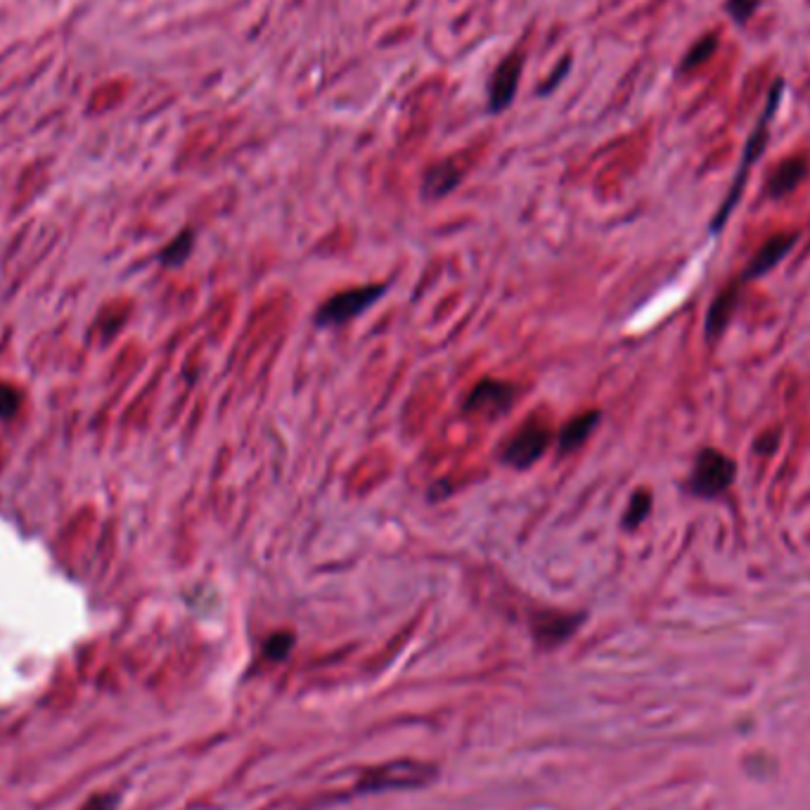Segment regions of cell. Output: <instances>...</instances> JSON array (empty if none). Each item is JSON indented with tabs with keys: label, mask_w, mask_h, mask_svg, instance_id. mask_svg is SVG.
<instances>
[{
	"label": "cell",
	"mask_w": 810,
	"mask_h": 810,
	"mask_svg": "<svg viewBox=\"0 0 810 810\" xmlns=\"http://www.w3.org/2000/svg\"><path fill=\"white\" fill-rule=\"evenodd\" d=\"M578 626L576 616H564V614H540L536 619V638L543 645H557V642L567 640L569 635L574 633V628Z\"/></svg>",
	"instance_id": "13"
},
{
	"label": "cell",
	"mask_w": 810,
	"mask_h": 810,
	"mask_svg": "<svg viewBox=\"0 0 810 810\" xmlns=\"http://www.w3.org/2000/svg\"><path fill=\"white\" fill-rule=\"evenodd\" d=\"M739 289H742V282H730L728 287H722L721 292L715 294V299L711 302V306H708L707 323H704L708 341L718 340L722 332H725V327L730 325V320H732V316H735L737 302H739Z\"/></svg>",
	"instance_id": "8"
},
{
	"label": "cell",
	"mask_w": 810,
	"mask_h": 810,
	"mask_svg": "<svg viewBox=\"0 0 810 810\" xmlns=\"http://www.w3.org/2000/svg\"><path fill=\"white\" fill-rule=\"evenodd\" d=\"M384 292H386L384 285H365V287L340 292V294L330 296V299L320 306V310H317L316 316V323L320 325V327H337V325L348 323V320H354V317L361 316L363 310H368L372 303L379 302Z\"/></svg>",
	"instance_id": "3"
},
{
	"label": "cell",
	"mask_w": 810,
	"mask_h": 810,
	"mask_svg": "<svg viewBox=\"0 0 810 810\" xmlns=\"http://www.w3.org/2000/svg\"><path fill=\"white\" fill-rule=\"evenodd\" d=\"M737 477V464L725 453L715 448H704L697 455L694 470L690 474V491L697 498L711 501L725 493Z\"/></svg>",
	"instance_id": "2"
},
{
	"label": "cell",
	"mask_w": 810,
	"mask_h": 810,
	"mask_svg": "<svg viewBox=\"0 0 810 810\" xmlns=\"http://www.w3.org/2000/svg\"><path fill=\"white\" fill-rule=\"evenodd\" d=\"M808 173V162L801 159V157H791V159H784V162L775 169V173L768 180V195L773 199H782L787 197L789 192H794L801 180Z\"/></svg>",
	"instance_id": "10"
},
{
	"label": "cell",
	"mask_w": 810,
	"mask_h": 810,
	"mask_svg": "<svg viewBox=\"0 0 810 810\" xmlns=\"http://www.w3.org/2000/svg\"><path fill=\"white\" fill-rule=\"evenodd\" d=\"M19 391L10 384H0V420H10L19 410Z\"/></svg>",
	"instance_id": "17"
},
{
	"label": "cell",
	"mask_w": 810,
	"mask_h": 810,
	"mask_svg": "<svg viewBox=\"0 0 810 810\" xmlns=\"http://www.w3.org/2000/svg\"><path fill=\"white\" fill-rule=\"evenodd\" d=\"M292 642H294V638L287 633L273 635L271 640L265 642V654L273 656V659H282L289 652V647H292Z\"/></svg>",
	"instance_id": "18"
},
{
	"label": "cell",
	"mask_w": 810,
	"mask_h": 810,
	"mask_svg": "<svg viewBox=\"0 0 810 810\" xmlns=\"http://www.w3.org/2000/svg\"><path fill=\"white\" fill-rule=\"evenodd\" d=\"M777 441H780V432L770 429V432L760 434L759 439L753 441V450L760 453V455H770V453H775V448H777Z\"/></svg>",
	"instance_id": "20"
},
{
	"label": "cell",
	"mask_w": 810,
	"mask_h": 810,
	"mask_svg": "<svg viewBox=\"0 0 810 810\" xmlns=\"http://www.w3.org/2000/svg\"><path fill=\"white\" fill-rule=\"evenodd\" d=\"M522 55L512 52L508 59H502L501 66L493 72L491 83H488V104H491V111H502L512 104L516 86H519V76H522Z\"/></svg>",
	"instance_id": "7"
},
{
	"label": "cell",
	"mask_w": 810,
	"mask_h": 810,
	"mask_svg": "<svg viewBox=\"0 0 810 810\" xmlns=\"http://www.w3.org/2000/svg\"><path fill=\"white\" fill-rule=\"evenodd\" d=\"M715 45H718V41H715L714 36L701 38L699 43L692 45V50L687 52L685 62H683V72H690V69H694V66H699L701 62H707V59L714 55Z\"/></svg>",
	"instance_id": "16"
},
{
	"label": "cell",
	"mask_w": 810,
	"mask_h": 810,
	"mask_svg": "<svg viewBox=\"0 0 810 810\" xmlns=\"http://www.w3.org/2000/svg\"><path fill=\"white\" fill-rule=\"evenodd\" d=\"M460 169H457L453 162H441L432 166V169L424 173V180H422V195L427 199H441L446 197L457 183H460Z\"/></svg>",
	"instance_id": "12"
},
{
	"label": "cell",
	"mask_w": 810,
	"mask_h": 810,
	"mask_svg": "<svg viewBox=\"0 0 810 810\" xmlns=\"http://www.w3.org/2000/svg\"><path fill=\"white\" fill-rule=\"evenodd\" d=\"M796 242H799V233H782V235H773L770 240H766L737 280L745 285V282L756 280L760 275H766L768 271H773L775 265L782 264L789 251L794 249Z\"/></svg>",
	"instance_id": "6"
},
{
	"label": "cell",
	"mask_w": 810,
	"mask_h": 810,
	"mask_svg": "<svg viewBox=\"0 0 810 810\" xmlns=\"http://www.w3.org/2000/svg\"><path fill=\"white\" fill-rule=\"evenodd\" d=\"M114 803H117V799L110 794L93 796V799H88V803H86L81 810H114Z\"/></svg>",
	"instance_id": "21"
},
{
	"label": "cell",
	"mask_w": 810,
	"mask_h": 810,
	"mask_svg": "<svg viewBox=\"0 0 810 810\" xmlns=\"http://www.w3.org/2000/svg\"><path fill=\"white\" fill-rule=\"evenodd\" d=\"M756 5H759V0H730L728 12L735 22H746L756 10Z\"/></svg>",
	"instance_id": "19"
},
{
	"label": "cell",
	"mask_w": 810,
	"mask_h": 810,
	"mask_svg": "<svg viewBox=\"0 0 810 810\" xmlns=\"http://www.w3.org/2000/svg\"><path fill=\"white\" fill-rule=\"evenodd\" d=\"M782 88H784V83L782 81L775 83L773 90H770V97H768L766 110H763V114H760L759 124H756L753 133L749 135V141H746L745 155H742V164H739V169H737V176H735V180H732V187H730L728 197H725V202L721 204V209L715 211L714 223H711V233H714V235L725 228V223H728L730 214H732V209L737 207V202H739L742 192H745V185H746V178H749V169H752V164L759 159L760 152H763V148H766L768 124H770V118L775 117L777 104H780Z\"/></svg>",
	"instance_id": "1"
},
{
	"label": "cell",
	"mask_w": 810,
	"mask_h": 810,
	"mask_svg": "<svg viewBox=\"0 0 810 810\" xmlns=\"http://www.w3.org/2000/svg\"><path fill=\"white\" fill-rule=\"evenodd\" d=\"M516 394L519 391H516L515 384L498 382V379H481L464 401V413L493 420V417L509 413V408L516 401Z\"/></svg>",
	"instance_id": "5"
},
{
	"label": "cell",
	"mask_w": 810,
	"mask_h": 810,
	"mask_svg": "<svg viewBox=\"0 0 810 810\" xmlns=\"http://www.w3.org/2000/svg\"><path fill=\"white\" fill-rule=\"evenodd\" d=\"M550 448V429L543 422H526L519 432L508 441L502 450V462L515 470H529Z\"/></svg>",
	"instance_id": "4"
},
{
	"label": "cell",
	"mask_w": 810,
	"mask_h": 810,
	"mask_svg": "<svg viewBox=\"0 0 810 810\" xmlns=\"http://www.w3.org/2000/svg\"><path fill=\"white\" fill-rule=\"evenodd\" d=\"M602 413L600 410H585L574 420H569L560 432V439H557V448H560L562 455H567V453H574L576 448H581L583 443L588 441V436L595 432L597 422H600Z\"/></svg>",
	"instance_id": "11"
},
{
	"label": "cell",
	"mask_w": 810,
	"mask_h": 810,
	"mask_svg": "<svg viewBox=\"0 0 810 810\" xmlns=\"http://www.w3.org/2000/svg\"><path fill=\"white\" fill-rule=\"evenodd\" d=\"M424 773H427V768L420 766V763L401 760V763H391V766H384L375 770V773H370L365 784L370 782V789L415 787V784L424 782Z\"/></svg>",
	"instance_id": "9"
},
{
	"label": "cell",
	"mask_w": 810,
	"mask_h": 810,
	"mask_svg": "<svg viewBox=\"0 0 810 810\" xmlns=\"http://www.w3.org/2000/svg\"><path fill=\"white\" fill-rule=\"evenodd\" d=\"M192 242H195V237H192L190 230H185L180 235L169 244V247H164L162 251V264L169 265V268H176V265L185 264V258L190 256L192 251Z\"/></svg>",
	"instance_id": "14"
},
{
	"label": "cell",
	"mask_w": 810,
	"mask_h": 810,
	"mask_svg": "<svg viewBox=\"0 0 810 810\" xmlns=\"http://www.w3.org/2000/svg\"><path fill=\"white\" fill-rule=\"evenodd\" d=\"M649 509H652V495L647 491H638L630 498V505H628L626 515H623V526L626 529H638L647 519Z\"/></svg>",
	"instance_id": "15"
}]
</instances>
